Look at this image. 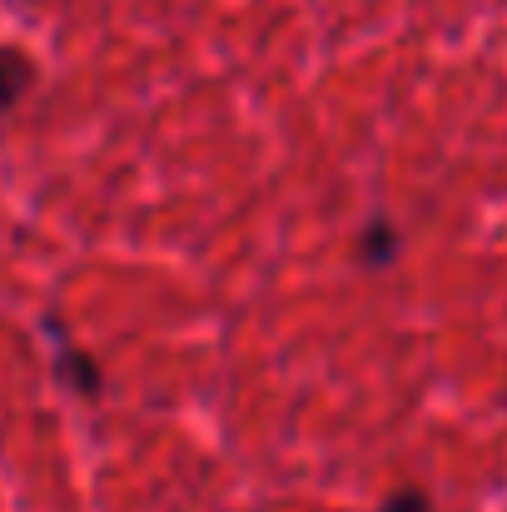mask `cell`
<instances>
[{
  "label": "cell",
  "mask_w": 507,
  "mask_h": 512,
  "mask_svg": "<svg viewBox=\"0 0 507 512\" xmlns=\"http://www.w3.org/2000/svg\"><path fill=\"white\" fill-rule=\"evenodd\" d=\"M383 512H428V498H423L418 488H408V493L388 498V508H383Z\"/></svg>",
  "instance_id": "3957f363"
},
{
  "label": "cell",
  "mask_w": 507,
  "mask_h": 512,
  "mask_svg": "<svg viewBox=\"0 0 507 512\" xmlns=\"http://www.w3.org/2000/svg\"><path fill=\"white\" fill-rule=\"evenodd\" d=\"M393 254H398L393 224H388V219H373L368 234H363V264H368V269H383V264H393Z\"/></svg>",
  "instance_id": "7a4b0ae2"
},
{
  "label": "cell",
  "mask_w": 507,
  "mask_h": 512,
  "mask_svg": "<svg viewBox=\"0 0 507 512\" xmlns=\"http://www.w3.org/2000/svg\"><path fill=\"white\" fill-rule=\"evenodd\" d=\"M30 80H35V70L25 65V55L0 50V110H10V105L30 90Z\"/></svg>",
  "instance_id": "6da1fadb"
}]
</instances>
